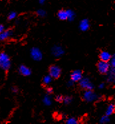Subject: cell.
Listing matches in <instances>:
<instances>
[{
	"label": "cell",
	"mask_w": 115,
	"mask_h": 124,
	"mask_svg": "<svg viewBox=\"0 0 115 124\" xmlns=\"http://www.w3.org/2000/svg\"><path fill=\"white\" fill-rule=\"evenodd\" d=\"M11 66L10 56L5 51L0 52V69L8 74Z\"/></svg>",
	"instance_id": "cell-1"
},
{
	"label": "cell",
	"mask_w": 115,
	"mask_h": 124,
	"mask_svg": "<svg viewBox=\"0 0 115 124\" xmlns=\"http://www.w3.org/2000/svg\"><path fill=\"white\" fill-rule=\"evenodd\" d=\"M99 96L93 91V90H86L82 94V100L86 102H93L97 101Z\"/></svg>",
	"instance_id": "cell-2"
},
{
	"label": "cell",
	"mask_w": 115,
	"mask_h": 124,
	"mask_svg": "<svg viewBox=\"0 0 115 124\" xmlns=\"http://www.w3.org/2000/svg\"><path fill=\"white\" fill-rule=\"evenodd\" d=\"M30 56L34 61L39 62L42 61L43 54L40 48L36 46H33L30 49Z\"/></svg>",
	"instance_id": "cell-3"
},
{
	"label": "cell",
	"mask_w": 115,
	"mask_h": 124,
	"mask_svg": "<svg viewBox=\"0 0 115 124\" xmlns=\"http://www.w3.org/2000/svg\"><path fill=\"white\" fill-rule=\"evenodd\" d=\"M79 85L81 88L83 89L84 90H93L95 86L91 80L87 77H82V79L79 82Z\"/></svg>",
	"instance_id": "cell-4"
},
{
	"label": "cell",
	"mask_w": 115,
	"mask_h": 124,
	"mask_svg": "<svg viewBox=\"0 0 115 124\" xmlns=\"http://www.w3.org/2000/svg\"><path fill=\"white\" fill-rule=\"evenodd\" d=\"M62 74L61 69L57 65L52 64L49 68V74L53 79H58Z\"/></svg>",
	"instance_id": "cell-5"
},
{
	"label": "cell",
	"mask_w": 115,
	"mask_h": 124,
	"mask_svg": "<svg viewBox=\"0 0 115 124\" xmlns=\"http://www.w3.org/2000/svg\"><path fill=\"white\" fill-rule=\"evenodd\" d=\"M97 66L99 72L101 74H105V75L107 74L110 68L109 62H105L102 61H100L97 63Z\"/></svg>",
	"instance_id": "cell-6"
},
{
	"label": "cell",
	"mask_w": 115,
	"mask_h": 124,
	"mask_svg": "<svg viewBox=\"0 0 115 124\" xmlns=\"http://www.w3.org/2000/svg\"><path fill=\"white\" fill-rule=\"evenodd\" d=\"M65 53V48L61 45H54L51 48V54L55 58H61L64 55Z\"/></svg>",
	"instance_id": "cell-7"
},
{
	"label": "cell",
	"mask_w": 115,
	"mask_h": 124,
	"mask_svg": "<svg viewBox=\"0 0 115 124\" xmlns=\"http://www.w3.org/2000/svg\"><path fill=\"white\" fill-rule=\"evenodd\" d=\"M13 28H8L5 29L2 33L0 34V42H4L8 41L13 35Z\"/></svg>",
	"instance_id": "cell-8"
},
{
	"label": "cell",
	"mask_w": 115,
	"mask_h": 124,
	"mask_svg": "<svg viewBox=\"0 0 115 124\" xmlns=\"http://www.w3.org/2000/svg\"><path fill=\"white\" fill-rule=\"evenodd\" d=\"M18 72L20 75L24 77H28L31 75L32 70L29 67L26 66L25 64H20L18 67Z\"/></svg>",
	"instance_id": "cell-9"
},
{
	"label": "cell",
	"mask_w": 115,
	"mask_h": 124,
	"mask_svg": "<svg viewBox=\"0 0 115 124\" xmlns=\"http://www.w3.org/2000/svg\"><path fill=\"white\" fill-rule=\"evenodd\" d=\"M83 77L82 76V72L80 69H77L74 70L72 71L70 74V79L72 81H73L74 83L79 82Z\"/></svg>",
	"instance_id": "cell-10"
},
{
	"label": "cell",
	"mask_w": 115,
	"mask_h": 124,
	"mask_svg": "<svg viewBox=\"0 0 115 124\" xmlns=\"http://www.w3.org/2000/svg\"><path fill=\"white\" fill-rule=\"evenodd\" d=\"M90 26V25L89 20L88 19H83L79 22V28L80 31H81L82 32H85L89 29Z\"/></svg>",
	"instance_id": "cell-11"
},
{
	"label": "cell",
	"mask_w": 115,
	"mask_h": 124,
	"mask_svg": "<svg viewBox=\"0 0 115 124\" xmlns=\"http://www.w3.org/2000/svg\"><path fill=\"white\" fill-rule=\"evenodd\" d=\"M112 57V54L107 51H101L99 54L100 61H105V62H109Z\"/></svg>",
	"instance_id": "cell-12"
},
{
	"label": "cell",
	"mask_w": 115,
	"mask_h": 124,
	"mask_svg": "<svg viewBox=\"0 0 115 124\" xmlns=\"http://www.w3.org/2000/svg\"><path fill=\"white\" fill-rule=\"evenodd\" d=\"M107 75V81L108 83H115V69L110 68V70H109Z\"/></svg>",
	"instance_id": "cell-13"
},
{
	"label": "cell",
	"mask_w": 115,
	"mask_h": 124,
	"mask_svg": "<svg viewBox=\"0 0 115 124\" xmlns=\"http://www.w3.org/2000/svg\"><path fill=\"white\" fill-rule=\"evenodd\" d=\"M57 16L61 21H68V12L67 9H60L57 13Z\"/></svg>",
	"instance_id": "cell-14"
},
{
	"label": "cell",
	"mask_w": 115,
	"mask_h": 124,
	"mask_svg": "<svg viewBox=\"0 0 115 124\" xmlns=\"http://www.w3.org/2000/svg\"><path fill=\"white\" fill-rule=\"evenodd\" d=\"M115 111V104H110L107 108L105 114L107 115L108 116H110L111 115H113Z\"/></svg>",
	"instance_id": "cell-15"
},
{
	"label": "cell",
	"mask_w": 115,
	"mask_h": 124,
	"mask_svg": "<svg viewBox=\"0 0 115 124\" xmlns=\"http://www.w3.org/2000/svg\"><path fill=\"white\" fill-rule=\"evenodd\" d=\"M43 103L46 106H50L52 104V100L50 95L48 94H45L43 98Z\"/></svg>",
	"instance_id": "cell-16"
},
{
	"label": "cell",
	"mask_w": 115,
	"mask_h": 124,
	"mask_svg": "<svg viewBox=\"0 0 115 124\" xmlns=\"http://www.w3.org/2000/svg\"><path fill=\"white\" fill-rule=\"evenodd\" d=\"M53 79V78L49 74L44 76V77L43 78V80H42V84H43V86H48V85H49V84L52 82Z\"/></svg>",
	"instance_id": "cell-17"
},
{
	"label": "cell",
	"mask_w": 115,
	"mask_h": 124,
	"mask_svg": "<svg viewBox=\"0 0 115 124\" xmlns=\"http://www.w3.org/2000/svg\"><path fill=\"white\" fill-rule=\"evenodd\" d=\"M67 12H68V21H73L76 18L75 12L71 9H67Z\"/></svg>",
	"instance_id": "cell-18"
},
{
	"label": "cell",
	"mask_w": 115,
	"mask_h": 124,
	"mask_svg": "<svg viewBox=\"0 0 115 124\" xmlns=\"http://www.w3.org/2000/svg\"><path fill=\"white\" fill-rule=\"evenodd\" d=\"M79 123V121L74 117H68L65 121V124H78Z\"/></svg>",
	"instance_id": "cell-19"
},
{
	"label": "cell",
	"mask_w": 115,
	"mask_h": 124,
	"mask_svg": "<svg viewBox=\"0 0 115 124\" xmlns=\"http://www.w3.org/2000/svg\"><path fill=\"white\" fill-rule=\"evenodd\" d=\"M36 15H37L39 17L44 18L46 17L47 15V13L46 11L43 9H39L36 11Z\"/></svg>",
	"instance_id": "cell-20"
},
{
	"label": "cell",
	"mask_w": 115,
	"mask_h": 124,
	"mask_svg": "<svg viewBox=\"0 0 115 124\" xmlns=\"http://www.w3.org/2000/svg\"><path fill=\"white\" fill-rule=\"evenodd\" d=\"M17 13L16 11H11V12L8 13V17H7V20L8 21H11L15 19L17 17Z\"/></svg>",
	"instance_id": "cell-21"
},
{
	"label": "cell",
	"mask_w": 115,
	"mask_h": 124,
	"mask_svg": "<svg viewBox=\"0 0 115 124\" xmlns=\"http://www.w3.org/2000/svg\"><path fill=\"white\" fill-rule=\"evenodd\" d=\"M109 122H110V116H108L106 115V114H105L104 116H102L99 120L100 123L102 124H108Z\"/></svg>",
	"instance_id": "cell-22"
},
{
	"label": "cell",
	"mask_w": 115,
	"mask_h": 124,
	"mask_svg": "<svg viewBox=\"0 0 115 124\" xmlns=\"http://www.w3.org/2000/svg\"><path fill=\"white\" fill-rule=\"evenodd\" d=\"M73 97L71 96H63V104L65 105H69L73 101Z\"/></svg>",
	"instance_id": "cell-23"
},
{
	"label": "cell",
	"mask_w": 115,
	"mask_h": 124,
	"mask_svg": "<svg viewBox=\"0 0 115 124\" xmlns=\"http://www.w3.org/2000/svg\"><path fill=\"white\" fill-rule=\"evenodd\" d=\"M109 63H110V68H114V69H115V54L112 55L111 59L109 61Z\"/></svg>",
	"instance_id": "cell-24"
},
{
	"label": "cell",
	"mask_w": 115,
	"mask_h": 124,
	"mask_svg": "<svg viewBox=\"0 0 115 124\" xmlns=\"http://www.w3.org/2000/svg\"><path fill=\"white\" fill-rule=\"evenodd\" d=\"M55 100L58 103H63V96L62 95H57L55 97Z\"/></svg>",
	"instance_id": "cell-25"
},
{
	"label": "cell",
	"mask_w": 115,
	"mask_h": 124,
	"mask_svg": "<svg viewBox=\"0 0 115 124\" xmlns=\"http://www.w3.org/2000/svg\"><path fill=\"white\" fill-rule=\"evenodd\" d=\"M46 92H47V94L51 95V94H53L54 90H53V88H52V87H47Z\"/></svg>",
	"instance_id": "cell-26"
},
{
	"label": "cell",
	"mask_w": 115,
	"mask_h": 124,
	"mask_svg": "<svg viewBox=\"0 0 115 124\" xmlns=\"http://www.w3.org/2000/svg\"><path fill=\"white\" fill-rule=\"evenodd\" d=\"M11 92L14 93V94H17L18 92H19V88H18V87L16 86H13L11 88Z\"/></svg>",
	"instance_id": "cell-27"
},
{
	"label": "cell",
	"mask_w": 115,
	"mask_h": 124,
	"mask_svg": "<svg viewBox=\"0 0 115 124\" xmlns=\"http://www.w3.org/2000/svg\"><path fill=\"white\" fill-rule=\"evenodd\" d=\"M74 82L73 81H72L70 79V80L69 81L67 82V83H66V86L69 87V88H71V87H73V86H74Z\"/></svg>",
	"instance_id": "cell-28"
},
{
	"label": "cell",
	"mask_w": 115,
	"mask_h": 124,
	"mask_svg": "<svg viewBox=\"0 0 115 124\" xmlns=\"http://www.w3.org/2000/svg\"><path fill=\"white\" fill-rule=\"evenodd\" d=\"M5 29V26L3 25V24H0V34L2 33L3 31Z\"/></svg>",
	"instance_id": "cell-29"
},
{
	"label": "cell",
	"mask_w": 115,
	"mask_h": 124,
	"mask_svg": "<svg viewBox=\"0 0 115 124\" xmlns=\"http://www.w3.org/2000/svg\"><path fill=\"white\" fill-rule=\"evenodd\" d=\"M105 83H100L99 85V88L100 89V90H102L103 88H105Z\"/></svg>",
	"instance_id": "cell-30"
},
{
	"label": "cell",
	"mask_w": 115,
	"mask_h": 124,
	"mask_svg": "<svg viewBox=\"0 0 115 124\" xmlns=\"http://www.w3.org/2000/svg\"><path fill=\"white\" fill-rule=\"evenodd\" d=\"M38 2L40 5H43L45 3V2H46V0H38Z\"/></svg>",
	"instance_id": "cell-31"
},
{
	"label": "cell",
	"mask_w": 115,
	"mask_h": 124,
	"mask_svg": "<svg viewBox=\"0 0 115 124\" xmlns=\"http://www.w3.org/2000/svg\"><path fill=\"white\" fill-rule=\"evenodd\" d=\"M0 1H1V0H0Z\"/></svg>",
	"instance_id": "cell-32"
}]
</instances>
